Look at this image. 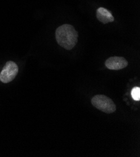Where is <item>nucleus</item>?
<instances>
[{"instance_id":"obj_2","label":"nucleus","mask_w":140,"mask_h":157,"mask_svg":"<svg viewBox=\"0 0 140 157\" xmlns=\"http://www.w3.org/2000/svg\"><path fill=\"white\" fill-rule=\"evenodd\" d=\"M92 105L97 109L106 113H112L116 109V106L113 101L103 95L94 96L91 100Z\"/></svg>"},{"instance_id":"obj_6","label":"nucleus","mask_w":140,"mask_h":157,"mask_svg":"<svg viewBox=\"0 0 140 157\" xmlns=\"http://www.w3.org/2000/svg\"><path fill=\"white\" fill-rule=\"evenodd\" d=\"M131 97L135 101L140 100V88L139 87H134L131 90Z\"/></svg>"},{"instance_id":"obj_5","label":"nucleus","mask_w":140,"mask_h":157,"mask_svg":"<svg viewBox=\"0 0 140 157\" xmlns=\"http://www.w3.org/2000/svg\"><path fill=\"white\" fill-rule=\"evenodd\" d=\"M96 17L98 20L104 24L113 22L114 20L112 13L107 9L102 7H100L97 10Z\"/></svg>"},{"instance_id":"obj_4","label":"nucleus","mask_w":140,"mask_h":157,"mask_svg":"<svg viewBox=\"0 0 140 157\" xmlns=\"http://www.w3.org/2000/svg\"><path fill=\"white\" fill-rule=\"evenodd\" d=\"M128 65V61L123 57L113 56L108 58L106 62V67L111 70H119L126 68Z\"/></svg>"},{"instance_id":"obj_3","label":"nucleus","mask_w":140,"mask_h":157,"mask_svg":"<svg viewBox=\"0 0 140 157\" xmlns=\"http://www.w3.org/2000/svg\"><path fill=\"white\" fill-rule=\"evenodd\" d=\"M18 73V67L14 62L8 61L0 73V81L8 83L13 81Z\"/></svg>"},{"instance_id":"obj_1","label":"nucleus","mask_w":140,"mask_h":157,"mask_svg":"<svg viewBox=\"0 0 140 157\" xmlns=\"http://www.w3.org/2000/svg\"><path fill=\"white\" fill-rule=\"evenodd\" d=\"M55 38L60 46L67 50H70L77 43L78 33L73 26L65 24L56 29Z\"/></svg>"}]
</instances>
